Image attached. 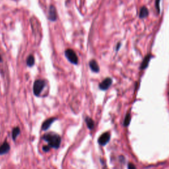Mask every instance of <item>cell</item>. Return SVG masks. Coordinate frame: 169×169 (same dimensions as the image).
I'll return each mask as SVG.
<instances>
[{"label": "cell", "mask_w": 169, "mask_h": 169, "mask_svg": "<svg viewBox=\"0 0 169 169\" xmlns=\"http://www.w3.org/2000/svg\"><path fill=\"white\" fill-rule=\"evenodd\" d=\"M44 141H46L48 144V146L50 148L57 149L59 147L61 143V137L59 135L57 134H45L42 137Z\"/></svg>", "instance_id": "obj_1"}, {"label": "cell", "mask_w": 169, "mask_h": 169, "mask_svg": "<svg viewBox=\"0 0 169 169\" xmlns=\"http://www.w3.org/2000/svg\"><path fill=\"white\" fill-rule=\"evenodd\" d=\"M46 82L43 79H37L34 81V85H33V93L35 96L39 97L42 90L45 87Z\"/></svg>", "instance_id": "obj_2"}, {"label": "cell", "mask_w": 169, "mask_h": 169, "mask_svg": "<svg viewBox=\"0 0 169 169\" xmlns=\"http://www.w3.org/2000/svg\"><path fill=\"white\" fill-rule=\"evenodd\" d=\"M65 55L67 59L72 64H75V65H77L78 64V57L72 49H67L65 51Z\"/></svg>", "instance_id": "obj_3"}, {"label": "cell", "mask_w": 169, "mask_h": 169, "mask_svg": "<svg viewBox=\"0 0 169 169\" xmlns=\"http://www.w3.org/2000/svg\"><path fill=\"white\" fill-rule=\"evenodd\" d=\"M110 139V133L108 132H105L102 134L101 136L99 137V140H98V142L101 145H105L106 144L108 143L109 140Z\"/></svg>", "instance_id": "obj_4"}, {"label": "cell", "mask_w": 169, "mask_h": 169, "mask_svg": "<svg viewBox=\"0 0 169 169\" xmlns=\"http://www.w3.org/2000/svg\"><path fill=\"white\" fill-rule=\"evenodd\" d=\"M49 19L51 21L54 22L57 20V11L54 5H51L49 7Z\"/></svg>", "instance_id": "obj_5"}, {"label": "cell", "mask_w": 169, "mask_h": 169, "mask_svg": "<svg viewBox=\"0 0 169 169\" xmlns=\"http://www.w3.org/2000/svg\"><path fill=\"white\" fill-rule=\"evenodd\" d=\"M112 79L109 78V77H107V78L104 79L103 81L99 84L100 89L103 90V91L107 90L110 87L111 84H112Z\"/></svg>", "instance_id": "obj_6"}, {"label": "cell", "mask_w": 169, "mask_h": 169, "mask_svg": "<svg viewBox=\"0 0 169 169\" xmlns=\"http://www.w3.org/2000/svg\"><path fill=\"white\" fill-rule=\"evenodd\" d=\"M57 118H48V120H46V121L44 122L43 124H42V130L43 131H46L48 130V128H50L51 126V125L53 124V122H54L55 120H56Z\"/></svg>", "instance_id": "obj_7"}, {"label": "cell", "mask_w": 169, "mask_h": 169, "mask_svg": "<svg viewBox=\"0 0 169 169\" xmlns=\"http://www.w3.org/2000/svg\"><path fill=\"white\" fill-rule=\"evenodd\" d=\"M10 149V145L7 142L5 141L0 146V155H5L9 152Z\"/></svg>", "instance_id": "obj_8"}, {"label": "cell", "mask_w": 169, "mask_h": 169, "mask_svg": "<svg viewBox=\"0 0 169 169\" xmlns=\"http://www.w3.org/2000/svg\"><path fill=\"white\" fill-rule=\"evenodd\" d=\"M89 66H90L91 70H92L93 72H95V73L99 72V71H100L99 66V65H98L97 62L95 61V59H92V60L90 61Z\"/></svg>", "instance_id": "obj_9"}, {"label": "cell", "mask_w": 169, "mask_h": 169, "mask_svg": "<svg viewBox=\"0 0 169 169\" xmlns=\"http://www.w3.org/2000/svg\"><path fill=\"white\" fill-rule=\"evenodd\" d=\"M85 122L87 124V128L89 129V130H91L94 128L95 122L93 121V120L92 118H91L89 117H86Z\"/></svg>", "instance_id": "obj_10"}, {"label": "cell", "mask_w": 169, "mask_h": 169, "mask_svg": "<svg viewBox=\"0 0 169 169\" xmlns=\"http://www.w3.org/2000/svg\"><path fill=\"white\" fill-rule=\"evenodd\" d=\"M151 55L149 54L147 55V56L144 58V59L142 62V64L141 65V70H144V69H145L148 66V64H149V62L150 59H151Z\"/></svg>", "instance_id": "obj_11"}, {"label": "cell", "mask_w": 169, "mask_h": 169, "mask_svg": "<svg viewBox=\"0 0 169 169\" xmlns=\"http://www.w3.org/2000/svg\"><path fill=\"white\" fill-rule=\"evenodd\" d=\"M148 15H149L148 9L145 7H143L141 9V10H140L139 17L141 19L145 18V17L148 16Z\"/></svg>", "instance_id": "obj_12"}, {"label": "cell", "mask_w": 169, "mask_h": 169, "mask_svg": "<svg viewBox=\"0 0 169 169\" xmlns=\"http://www.w3.org/2000/svg\"><path fill=\"white\" fill-rule=\"evenodd\" d=\"M20 132H21V130H20V128L19 127H15L13 129L12 131V138L13 140H15L17 139V137L19 136L20 134Z\"/></svg>", "instance_id": "obj_13"}, {"label": "cell", "mask_w": 169, "mask_h": 169, "mask_svg": "<svg viewBox=\"0 0 169 169\" xmlns=\"http://www.w3.org/2000/svg\"><path fill=\"white\" fill-rule=\"evenodd\" d=\"M26 64L28 66L32 67L34 64V57L32 55H30L26 59Z\"/></svg>", "instance_id": "obj_14"}, {"label": "cell", "mask_w": 169, "mask_h": 169, "mask_svg": "<svg viewBox=\"0 0 169 169\" xmlns=\"http://www.w3.org/2000/svg\"><path fill=\"white\" fill-rule=\"evenodd\" d=\"M131 120V116L130 114H127L125 118V120H124V125L125 126H128L129 124H130V122Z\"/></svg>", "instance_id": "obj_15"}, {"label": "cell", "mask_w": 169, "mask_h": 169, "mask_svg": "<svg viewBox=\"0 0 169 169\" xmlns=\"http://www.w3.org/2000/svg\"><path fill=\"white\" fill-rule=\"evenodd\" d=\"M160 1L161 0H156V2H155V5H156V8L157 9L158 13H160V7H159V5H160Z\"/></svg>", "instance_id": "obj_16"}, {"label": "cell", "mask_w": 169, "mask_h": 169, "mask_svg": "<svg viewBox=\"0 0 169 169\" xmlns=\"http://www.w3.org/2000/svg\"><path fill=\"white\" fill-rule=\"evenodd\" d=\"M50 147H49L48 145H46V146H44L43 147H42V149H43L44 151H45V152H48V151H50Z\"/></svg>", "instance_id": "obj_17"}, {"label": "cell", "mask_w": 169, "mask_h": 169, "mask_svg": "<svg viewBox=\"0 0 169 169\" xmlns=\"http://www.w3.org/2000/svg\"><path fill=\"white\" fill-rule=\"evenodd\" d=\"M128 169H136L135 165L132 163L128 164Z\"/></svg>", "instance_id": "obj_18"}, {"label": "cell", "mask_w": 169, "mask_h": 169, "mask_svg": "<svg viewBox=\"0 0 169 169\" xmlns=\"http://www.w3.org/2000/svg\"><path fill=\"white\" fill-rule=\"evenodd\" d=\"M120 44H118V46H117V50H118V49H119V48H120Z\"/></svg>", "instance_id": "obj_19"}, {"label": "cell", "mask_w": 169, "mask_h": 169, "mask_svg": "<svg viewBox=\"0 0 169 169\" xmlns=\"http://www.w3.org/2000/svg\"><path fill=\"white\" fill-rule=\"evenodd\" d=\"M2 62V59H1V55H0V62Z\"/></svg>", "instance_id": "obj_20"}]
</instances>
